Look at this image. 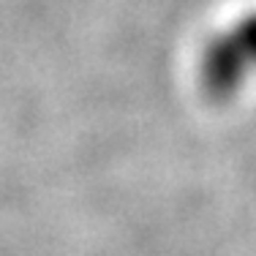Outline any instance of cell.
Instances as JSON below:
<instances>
[{
	"mask_svg": "<svg viewBox=\"0 0 256 256\" xmlns=\"http://www.w3.org/2000/svg\"><path fill=\"white\" fill-rule=\"evenodd\" d=\"M248 68V58L242 54L240 44L234 41V36H221V38L210 41L202 60V82L207 93H212L216 98H226L237 90L242 74Z\"/></svg>",
	"mask_w": 256,
	"mask_h": 256,
	"instance_id": "6da1fadb",
	"label": "cell"
},
{
	"mask_svg": "<svg viewBox=\"0 0 256 256\" xmlns=\"http://www.w3.org/2000/svg\"><path fill=\"white\" fill-rule=\"evenodd\" d=\"M232 36H234V41L240 44V50H242V54L248 58V63H251V60H256V14L246 16L240 25L232 30Z\"/></svg>",
	"mask_w": 256,
	"mask_h": 256,
	"instance_id": "7a4b0ae2",
	"label": "cell"
}]
</instances>
